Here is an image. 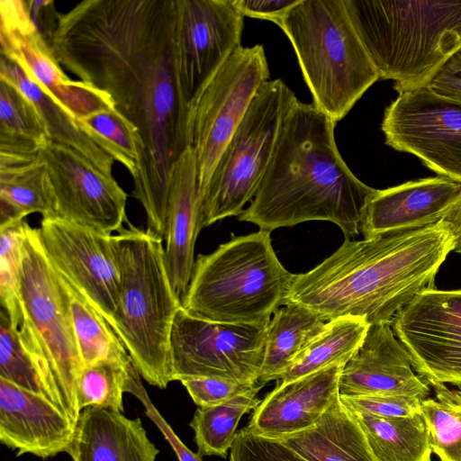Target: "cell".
<instances>
[{
  "mask_svg": "<svg viewBox=\"0 0 461 461\" xmlns=\"http://www.w3.org/2000/svg\"><path fill=\"white\" fill-rule=\"evenodd\" d=\"M179 382L185 386L198 407L223 403L257 386H249L230 380L209 376L187 377Z\"/></svg>",
  "mask_w": 461,
  "mask_h": 461,
  "instance_id": "ab89813d",
  "label": "cell"
},
{
  "mask_svg": "<svg viewBox=\"0 0 461 461\" xmlns=\"http://www.w3.org/2000/svg\"><path fill=\"white\" fill-rule=\"evenodd\" d=\"M0 378L45 396L36 368L5 312H0Z\"/></svg>",
  "mask_w": 461,
  "mask_h": 461,
  "instance_id": "8d00e7d4",
  "label": "cell"
},
{
  "mask_svg": "<svg viewBox=\"0 0 461 461\" xmlns=\"http://www.w3.org/2000/svg\"><path fill=\"white\" fill-rule=\"evenodd\" d=\"M139 374L135 365L109 361L83 367L77 382L80 411L92 407L123 413V393Z\"/></svg>",
  "mask_w": 461,
  "mask_h": 461,
  "instance_id": "836d02e7",
  "label": "cell"
},
{
  "mask_svg": "<svg viewBox=\"0 0 461 461\" xmlns=\"http://www.w3.org/2000/svg\"><path fill=\"white\" fill-rule=\"evenodd\" d=\"M269 68L262 45L240 47L189 102V147L194 152L200 196Z\"/></svg>",
  "mask_w": 461,
  "mask_h": 461,
  "instance_id": "30bf717a",
  "label": "cell"
},
{
  "mask_svg": "<svg viewBox=\"0 0 461 461\" xmlns=\"http://www.w3.org/2000/svg\"><path fill=\"white\" fill-rule=\"evenodd\" d=\"M339 399L349 411L383 418L411 417L420 413L422 401L406 395L339 396Z\"/></svg>",
  "mask_w": 461,
  "mask_h": 461,
  "instance_id": "f35d334b",
  "label": "cell"
},
{
  "mask_svg": "<svg viewBox=\"0 0 461 461\" xmlns=\"http://www.w3.org/2000/svg\"><path fill=\"white\" fill-rule=\"evenodd\" d=\"M278 439L308 461H377L339 397L313 426Z\"/></svg>",
  "mask_w": 461,
  "mask_h": 461,
  "instance_id": "cb8c5ba5",
  "label": "cell"
},
{
  "mask_svg": "<svg viewBox=\"0 0 461 461\" xmlns=\"http://www.w3.org/2000/svg\"><path fill=\"white\" fill-rule=\"evenodd\" d=\"M343 3L380 78L399 94L429 86L461 52V1Z\"/></svg>",
  "mask_w": 461,
  "mask_h": 461,
  "instance_id": "277c9868",
  "label": "cell"
},
{
  "mask_svg": "<svg viewBox=\"0 0 461 461\" xmlns=\"http://www.w3.org/2000/svg\"><path fill=\"white\" fill-rule=\"evenodd\" d=\"M262 386L258 384L223 403L196 409L190 427L194 429L200 456L226 457L236 438L240 419L261 402L257 393Z\"/></svg>",
  "mask_w": 461,
  "mask_h": 461,
  "instance_id": "1f68e13d",
  "label": "cell"
},
{
  "mask_svg": "<svg viewBox=\"0 0 461 461\" xmlns=\"http://www.w3.org/2000/svg\"><path fill=\"white\" fill-rule=\"evenodd\" d=\"M132 379L129 392L137 397L145 407L146 415L153 420L157 427L160 429L165 438L171 445L179 461H202V456L197 453L191 451L177 437L170 425L161 416L158 409L154 406L149 399L140 380V375Z\"/></svg>",
  "mask_w": 461,
  "mask_h": 461,
  "instance_id": "60d3db41",
  "label": "cell"
},
{
  "mask_svg": "<svg viewBox=\"0 0 461 461\" xmlns=\"http://www.w3.org/2000/svg\"><path fill=\"white\" fill-rule=\"evenodd\" d=\"M243 19L232 0H178L177 60L188 104L241 47Z\"/></svg>",
  "mask_w": 461,
  "mask_h": 461,
  "instance_id": "e0dca14e",
  "label": "cell"
},
{
  "mask_svg": "<svg viewBox=\"0 0 461 461\" xmlns=\"http://www.w3.org/2000/svg\"><path fill=\"white\" fill-rule=\"evenodd\" d=\"M1 55L17 63L54 101L77 119L114 109L104 92L70 79L32 21L26 1H0Z\"/></svg>",
  "mask_w": 461,
  "mask_h": 461,
  "instance_id": "2e32d148",
  "label": "cell"
},
{
  "mask_svg": "<svg viewBox=\"0 0 461 461\" xmlns=\"http://www.w3.org/2000/svg\"><path fill=\"white\" fill-rule=\"evenodd\" d=\"M177 13L178 0H84L58 14L48 41L57 62L108 95L137 131L132 196L163 240L171 171L189 147Z\"/></svg>",
  "mask_w": 461,
  "mask_h": 461,
  "instance_id": "6da1fadb",
  "label": "cell"
},
{
  "mask_svg": "<svg viewBox=\"0 0 461 461\" xmlns=\"http://www.w3.org/2000/svg\"><path fill=\"white\" fill-rule=\"evenodd\" d=\"M456 237L444 221L422 229L343 244L312 270L294 275L286 303L326 321L350 316L369 325L391 324L435 277Z\"/></svg>",
  "mask_w": 461,
  "mask_h": 461,
  "instance_id": "7a4b0ae2",
  "label": "cell"
},
{
  "mask_svg": "<svg viewBox=\"0 0 461 461\" xmlns=\"http://www.w3.org/2000/svg\"><path fill=\"white\" fill-rule=\"evenodd\" d=\"M270 233L232 236L212 253L199 255L182 307L213 321L269 322L286 304L294 276L276 255Z\"/></svg>",
  "mask_w": 461,
  "mask_h": 461,
  "instance_id": "8992f818",
  "label": "cell"
},
{
  "mask_svg": "<svg viewBox=\"0 0 461 461\" xmlns=\"http://www.w3.org/2000/svg\"><path fill=\"white\" fill-rule=\"evenodd\" d=\"M454 251L456 252V253L461 254V237L460 238H456Z\"/></svg>",
  "mask_w": 461,
  "mask_h": 461,
  "instance_id": "f6af8a7d",
  "label": "cell"
},
{
  "mask_svg": "<svg viewBox=\"0 0 461 461\" xmlns=\"http://www.w3.org/2000/svg\"><path fill=\"white\" fill-rule=\"evenodd\" d=\"M350 412L377 461H431L428 428L421 412L401 418Z\"/></svg>",
  "mask_w": 461,
  "mask_h": 461,
  "instance_id": "83f0119b",
  "label": "cell"
},
{
  "mask_svg": "<svg viewBox=\"0 0 461 461\" xmlns=\"http://www.w3.org/2000/svg\"><path fill=\"white\" fill-rule=\"evenodd\" d=\"M381 129L386 145L461 184V98L429 86L399 94L385 109Z\"/></svg>",
  "mask_w": 461,
  "mask_h": 461,
  "instance_id": "7c38bea8",
  "label": "cell"
},
{
  "mask_svg": "<svg viewBox=\"0 0 461 461\" xmlns=\"http://www.w3.org/2000/svg\"><path fill=\"white\" fill-rule=\"evenodd\" d=\"M369 326L364 320L350 316L328 321L278 383H289L332 366H344L361 346Z\"/></svg>",
  "mask_w": 461,
  "mask_h": 461,
  "instance_id": "f1b7e54d",
  "label": "cell"
},
{
  "mask_svg": "<svg viewBox=\"0 0 461 461\" xmlns=\"http://www.w3.org/2000/svg\"><path fill=\"white\" fill-rule=\"evenodd\" d=\"M20 340L40 376L45 396L76 423L77 382L82 364L67 290L48 258L39 229L25 223L20 274Z\"/></svg>",
  "mask_w": 461,
  "mask_h": 461,
  "instance_id": "52a82bcc",
  "label": "cell"
},
{
  "mask_svg": "<svg viewBox=\"0 0 461 461\" xmlns=\"http://www.w3.org/2000/svg\"><path fill=\"white\" fill-rule=\"evenodd\" d=\"M431 386L435 397L422 400L420 407L431 452L440 461H461V388Z\"/></svg>",
  "mask_w": 461,
  "mask_h": 461,
  "instance_id": "d6a6232c",
  "label": "cell"
},
{
  "mask_svg": "<svg viewBox=\"0 0 461 461\" xmlns=\"http://www.w3.org/2000/svg\"><path fill=\"white\" fill-rule=\"evenodd\" d=\"M429 86L438 94L461 98V52L443 66Z\"/></svg>",
  "mask_w": 461,
  "mask_h": 461,
  "instance_id": "7bdbcfd3",
  "label": "cell"
},
{
  "mask_svg": "<svg viewBox=\"0 0 461 461\" xmlns=\"http://www.w3.org/2000/svg\"><path fill=\"white\" fill-rule=\"evenodd\" d=\"M295 99L281 79L268 80L260 87L201 194L202 229L240 216L253 200Z\"/></svg>",
  "mask_w": 461,
  "mask_h": 461,
  "instance_id": "9c48e42d",
  "label": "cell"
},
{
  "mask_svg": "<svg viewBox=\"0 0 461 461\" xmlns=\"http://www.w3.org/2000/svg\"><path fill=\"white\" fill-rule=\"evenodd\" d=\"M341 397L406 395L428 398L430 388L412 368L410 355L391 324L370 325L339 378Z\"/></svg>",
  "mask_w": 461,
  "mask_h": 461,
  "instance_id": "ac0fdd59",
  "label": "cell"
},
{
  "mask_svg": "<svg viewBox=\"0 0 461 461\" xmlns=\"http://www.w3.org/2000/svg\"><path fill=\"white\" fill-rule=\"evenodd\" d=\"M279 27L294 49L312 104L336 123L380 79L343 0H300Z\"/></svg>",
  "mask_w": 461,
  "mask_h": 461,
  "instance_id": "ba28073f",
  "label": "cell"
},
{
  "mask_svg": "<svg viewBox=\"0 0 461 461\" xmlns=\"http://www.w3.org/2000/svg\"><path fill=\"white\" fill-rule=\"evenodd\" d=\"M461 184L437 176L376 190L361 224L364 238L422 229L443 220Z\"/></svg>",
  "mask_w": 461,
  "mask_h": 461,
  "instance_id": "ffe728a7",
  "label": "cell"
},
{
  "mask_svg": "<svg viewBox=\"0 0 461 461\" xmlns=\"http://www.w3.org/2000/svg\"><path fill=\"white\" fill-rule=\"evenodd\" d=\"M77 423L50 400L0 378V441L17 456L68 453Z\"/></svg>",
  "mask_w": 461,
  "mask_h": 461,
  "instance_id": "d6986e66",
  "label": "cell"
},
{
  "mask_svg": "<svg viewBox=\"0 0 461 461\" xmlns=\"http://www.w3.org/2000/svg\"><path fill=\"white\" fill-rule=\"evenodd\" d=\"M268 323L213 321L181 306L170 335L171 380L209 376L258 385Z\"/></svg>",
  "mask_w": 461,
  "mask_h": 461,
  "instance_id": "8fae6325",
  "label": "cell"
},
{
  "mask_svg": "<svg viewBox=\"0 0 461 461\" xmlns=\"http://www.w3.org/2000/svg\"><path fill=\"white\" fill-rule=\"evenodd\" d=\"M230 461H308L279 439L259 436L247 427L237 432Z\"/></svg>",
  "mask_w": 461,
  "mask_h": 461,
  "instance_id": "74e56055",
  "label": "cell"
},
{
  "mask_svg": "<svg viewBox=\"0 0 461 461\" xmlns=\"http://www.w3.org/2000/svg\"><path fill=\"white\" fill-rule=\"evenodd\" d=\"M326 322L315 312L296 303L278 308L267 325L258 384L278 380Z\"/></svg>",
  "mask_w": 461,
  "mask_h": 461,
  "instance_id": "4316f807",
  "label": "cell"
},
{
  "mask_svg": "<svg viewBox=\"0 0 461 461\" xmlns=\"http://www.w3.org/2000/svg\"><path fill=\"white\" fill-rule=\"evenodd\" d=\"M38 229L53 267L110 325L121 288L114 235L57 217H42Z\"/></svg>",
  "mask_w": 461,
  "mask_h": 461,
  "instance_id": "4fadbf2b",
  "label": "cell"
},
{
  "mask_svg": "<svg viewBox=\"0 0 461 461\" xmlns=\"http://www.w3.org/2000/svg\"><path fill=\"white\" fill-rule=\"evenodd\" d=\"M158 453L140 418L88 407L80 412L68 454L73 461H156Z\"/></svg>",
  "mask_w": 461,
  "mask_h": 461,
  "instance_id": "603a6c76",
  "label": "cell"
},
{
  "mask_svg": "<svg viewBox=\"0 0 461 461\" xmlns=\"http://www.w3.org/2000/svg\"><path fill=\"white\" fill-rule=\"evenodd\" d=\"M79 122L92 138L133 176L139 161V139L135 129L115 109L97 112Z\"/></svg>",
  "mask_w": 461,
  "mask_h": 461,
  "instance_id": "e575fe53",
  "label": "cell"
},
{
  "mask_svg": "<svg viewBox=\"0 0 461 461\" xmlns=\"http://www.w3.org/2000/svg\"><path fill=\"white\" fill-rule=\"evenodd\" d=\"M35 212L53 217L47 168L40 152H0V226Z\"/></svg>",
  "mask_w": 461,
  "mask_h": 461,
  "instance_id": "484cf974",
  "label": "cell"
},
{
  "mask_svg": "<svg viewBox=\"0 0 461 461\" xmlns=\"http://www.w3.org/2000/svg\"><path fill=\"white\" fill-rule=\"evenodd\" d=\"M201 200L194 152L188 147L173 166L168 190L164 258L171 285L184 300L194 266Z\"/></svg>",
  "mask_w": 461,
  "mask_h": 461,
  "instance_id": "7402d4cb",
  "label": "cell"
},
{
  "mask_svg": "<svg viewBox=\"0 0 461 461\" xmlns=\"http://www.w3.org/2000/svg\"><path fill=\"white\" fill-rule=\"evenodd\" d=\"M336 122L297 98L282 123L275 149L250 203L239 216L271 232L311 221H330L352 240L361 233L375 189L340 156Z\"/></svg>",
  "mask_w": 461,
  "mask_h": 461,
  "instance_id": "3957f363",
  "label": "cell"
},
{
  "mask_svg": "<svg viewBox=\"0 0 461 461\" xmlns=\"http://www.w3.org/2000/svg\"><path fill=\"white\" fill-rule=\"evenodd\" d=\"M63 280L82 367L105 361L134 365L106 320L69 282Z\"/></svg>",
  "mask_w": 461,
  "mask_h": 461,
  "instance_id": "f546056e",
  "label": "cell"
},
{
  "mask_svg": "<svg viewBox=\"0 0 461 461\" xmlns=\"http://www.w3.org/2000/svg\"><path fill=\"white\" fill-rule=\"evenodd\" d=\"M26 221L0 226V300L12 326L18 330L22 322L20 274L22 244Z\"/></svg>",
  "mask_w": 461,
  "mask_h": 461,
  "instance_id": "d590c367",
  "label": "cell"
},
{
  "mask_svg": "<svg viewBox=\"0 0 461 461\" xmlns=\"http://www.w3.org/2000/svg\"><path fill=\"white\" fill-rule=\"evenodd\" d=\"M391 326L413 370L429 385L461 388V289L434 287L419 294Z\"/></svg>",
  "mask_w": 461,
  "mask_h": 461,
  "instance_id": "5bb4252c",
  "label": "cell"
},
{
  "mask_svg": "<svg viewBox=\"0 0 461 461\" xmlns=\"http://www.w3.org/2000/svg\"><path fill=\"white\" fill-rule=\"evenodd\" d=\"M0 79L17 87L37 108L50 140L80 153L106 174L114 158L87 132L79 120L49 96L17 63L1 55Z\"/></svg>",
  "mask_w": 461,
  "mask_h": 461,
  "instance_id": "d4e9b609",
  "label": "cell"
},
{
  "mask_svg": "<svg viewBox=\"0 0 461 461\" xmlns=\"http://www.w3.org/2000/svg\"><path fill=\"white\" fill-rule=\"evenodd\" d=\"M342 367L332 366L289 383H277L254 410L247 428L274 439L311 428L339 397Z\"/></svg>",
  "mask_w": 461,
  "mask_h": 461,
  "instance_id": "44dd1931",
  "label": "cell"
},
{
  "mask_svg": "<svg viewBox=\"0 0 461 461\" xmlns=\"http://www.w3.org/2000/svg\"><path fill=\"white\" fill-rule=\"evenodd\" d=\"M300 0H232L245 17L264 19L280 26L287 12Z\"/></svg>",
  "mask_w": 461,
  "mask_h": 461,
  "instance_id": "b9f144b4",
  "label": "cell"
},
{
  "mask_svg": "<svg viewBox=\"0 0 461 461\" xmlns=\"http://www.w3.org/2000/svg\"><path fill=\"white\" fill-rule=\"evenodd\" d=\"M40 154L47 168L53 217L109 234L123 227L127 194L113 175L50 140Z\"/></svg>",
  "mask_w": 461,
  "mask_h": 461,
  "instance_id": "9a60e30c",
  "label": "cell"
},
{
  "mask_svg": "<svg viewBox=\"0 0 461 461\" xmlns=\"http://www.w3.org/2000/svg\"><path fill=\"white\" fill-rule=\"evenodd\" d=\"M456 238L461 237V195L447 212L443 220Z\"/></svg>",
  "mask_w": 461,
  "mask_h": 461,
  "instance_id": "ee69618b",
  "label": "cell"
},
{
  "mask_svg": "<svg viewBox=\"0 0 461 461\" xmlns=\"http://www.w3.org/2000/svg\"><path fill=\"white\" fill-rule=\"evenodd\" d=\"M49 140L35 105L17 87L0 79V152L36 154Z\"/></svg>",
  "mask_w": 461,
  "mask_h": 461,
  "instance_id": "4dcf8cb0",
  "label": "cell"
},
{
  "mask_svg": "<svg viewBox=\"0 0 461 461\" xmlns=\"http://www.w3.org/2000/svg\"><path fill=\"white\" fill-rule=\"evenodd\" d=\"M114 235L120 298L110 326L145 381L166 389L171 380L170 335L182 306L165 266L163 240L127 221Z\"/></svg>",
  "mask_w": 461,
  "mask_h": 461,
  "instance_id": "5b68a950",
  "label": "cell"
}]
</instances>
